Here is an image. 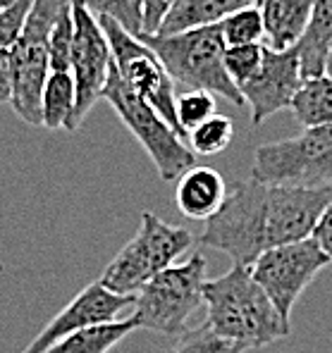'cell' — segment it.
<instances>
[{
	"instance_id": "obj_17",
	"label": "cell",
	"mask_w": 332,
	"mask_h": 353,
	"mask_svg": "<svg viewBox=\"0 0 332 353\" xmlns=\"http://www.w3.org/2000/svg\"><path fill=\"white\" fill-rule=\"evenodd\" d=\"M132 332H137V323L129 315V318L115 320V323L86 327V330L75 332V334L55 341L46 353H110Z\"/></svg>"
},
{
	"instance_id": "obj_8",
	"label": "cell",
	"mask_w": 332,
	"mask_h": 353,
	"mask_svg": "<svg viewBox=\"0 0 332 353\" xmlns=\"http://www.w3.org/2000/svg\"><path fill=\"white\" fill-rule=\"evenodd\" d=\"M98 22H101V27L108 36L113 62H115L124 84L132 88L139 98H144L186 141V134L182 132L177 122V86H175V81L165 72L158 55L146 43H141L137 36L127 34L113 19L101 17Z\"/></svg>"
},
{
	"instance_id": "obj_22",
	"label": "cell",
	"mask_w": 332,
	"mask_h": 353,
	"mask_svg": "<svg viewBox=\"0 0 332 353\" xmlns=\"http://www.w3.org/2000/svg\"><path fill=\"white\" fill-rule=\"evenodd\" d=\"M232 139H235V122L225 115H213L208 122L189 134L186 146L194 150V155H217L230 146Z\"/></svg>"
},
{
	"instance_id": "obj_7",
	"label": "cell",
	"mask_w": 332,
	"mask_h": 353,
	"mask_svg": "<svg viewBox=\"0 0 332 353\" xmlns=\"http://www.w3.org/2000/svg\"><path fill=\"white\" fill-rule=\"evenodd\" d=\"M251 179L271 186H332V127L304 129L294 139L258 146Z\"/></svg>"
},
{
	"instance_id": "obj_12",
	"label": "cell",
	"mask_w": 332,
	"mask_h": 353,
	"mask_svg": "<svg viewBox=\"0 0 332 353\" xmlns=\"http://www.w3.org/2000/svg\"><path fill=\"white\" fill-rule=\"evenodd\" d=\"M304 86L297 50H271L266 46L258 72L240 86L244 105L251 108V122L263 124L275 112L292 108L294 96Z\"/></svg>"
},
{
	"instance_id": "obj_3",
	"label": "cell",
	"mask_w": 332,
	"mask_h": 353,
	"mask_svg": "<svg viewBox=\"0 0 332 353\" xmlns=\"http://www.w3.org/2000/svg\"><path fill=\"white\" fill-rule=\"evenodd\" d=\"M139 41L158 55L179 91H208L232 105H244L242 91L225 70V41L217 24L175 36L141 34Z\"/></svg>"
},
{
	"instance_id": "obj_14",
	"label": "cell",
	"mask_w": 332,
	"mask_h": 353,
	"mask_svg": "<svg viewBox=\"0 0 332 353\" xmlns=\"http://www.w3.org/2000/svg\"><path fill=\"white\" fill-rule=\"evenodd\" d=\"M315 5L318 0H258L268 48L292 50L302 41Z\"/></svg>"
},
{
	"instance_id": "obj_20",
	"label": "cell",
	"mask_w": 332,
	"mask_h": 353,
	"mask_svg": "<svg viewBox=\"0 0 332 353\" xmlns=\"http://www.w3.org/2000/svg\"><path fill=\"white\" fill-rule=\"evenodd\" d=\"M93 17H108L132 36L144 34V0H77Z\"/></svg>"
},
{
	"instance_id": "obj_10",
	"label": "cell",
	"mask_w": 332,
	"mask_h": 353,
	"mask_svg": "<svg viewBox=\"0 0 332 353\" xmlns=\"http://www.w3.org/2000/svg\"><path fill=\"white\" fill-rule=\"evenodd\" d=\"M72 17H75V43H72L70 74L77 86V105L70 132H77L84 124L91 108L101 101L103 86L113 67V53L98 17H93L77 0H72Z\"/></svg>"
},
{
	"instance_id": "obj_33",
	"label": "cell",
	"mask_w": 332,
	"mask_h": 353,
	"mask_svg": "<svg viewBox=\"0 0 332 353\" xmlns=\"http://www.w3.org/2000/svg\"><path fill=\"white\" fill-rule=\"evenodd\" d=\"M325 74L332 77V46H330V58H328V70H325Z\"/></svg>"
},
{
	"instance_id": "obj_2",
	"label": "cell",
	"mask_w": 332,
	"mask_h": 353,
	"mask_svg": "<svg viewBox=\"0 0 332 353\" xmlns=\"http://www.w3.org/2000/svg\"><path fill=\"white\" fill-rule=\"evenodd\" d=\"M206 327L215 336L256 351L289 336L292 327L284 325L271 299L256 284L251 268L232 265L217 279L204 284Z\"/></svg>"
},
{
	"instance_id": "obj_24",
	"label": "cell",
	"mask_w": 332,
	"mask_h": 353,
	"mask_svg": "<svg viewBox=\"0 0 332 353\" xmlns=\"http://www.w3.org/2000/svg\"><path fill=\"white\" fill-rule=\"evenodd\" d=\"M217 101L215 96L208 91H182L177 96V122L182 127V132L189 134L194 132L196 127H201L204 122L215 115Z\"/></svg>"
},
{
	"instance_id": "obj_16",
	"label": "cell",
	"mask_w": 332,
	"mask_h": 353,
	"mask_svg": "<svg viewBox=\"0 0 332 353\" xmlns=\"http://www.w3.org/2000/svg\"><path fill=\"white\" fill-rule=\"evenodd\" d=\"M253 3L258 5V0H177L155 36H175L182 31L215 27L230 14L251 8Z\"/></svg>"
},
{
	"instance_id": "obj_26",
	"label": "cell",
	"mask_w": 332,
	"mask_h": 353,
	"mask_svg": "<svg viewBox=\"0 0 332 353\" xmlns=\"http://www.w3.org/2000/svg\"><path fill=\"white\" fill-rule=\"evenodd\" d=\"M168 353H246L242 346L225 341L215 336L206 325L189 330L184 336H179L177 346H173Z\"/></svg>"
},
{
	"instance_id": "obj_13",
	"label": "cell",
	"mask_w": 332,
	"mask_h": 353,
	"mask_svg": "<svg viewBox=\"0 0 332 353\" xmlns=\"http://www.w3.org/2000/svg\"><path fill=\"white\" fill-rule=\"evenodd\" d=\"M12 105L14 115L31 127H43V88L50 77L48 43L19 39L12 50Z\"/></svg>"
},
{
	"instance_id": "obj_11",
	"label": "cell",
	"mask_w": 332,
	"mask_h": 353,
	"mask_svg": "<svg viewBox=\"0 0 332 353\" xmlns=\"http://www.w3.org/2000/svg\"><path fill=\"white\" fill-rule=\"evenodd\" d=\"M137 296H120L106 289L101 282H93L86 289H81L65 308L50 320L43 330L36 334V339L22 353H46L55 341L75 334L86 327L106 325L120 320L122 310L134 308Z\"/></svg>"
},
{
	"instance_id": "obj_19",
	"label": "cell",
	"mask_w": 332,
	"mask_h": 353,
	"mask_svg": "<svg viewBox=\"0 0 332 353\" xmlns=\"http://www.w3.org/2000/svg\"><path fill=\"white\" fill-rule=\"evenodd\" d=\"M75 105H77V86L72 74H67V72H50L43 88V101H41L43 127L67 129L70 132Z\"/></svg>"
},
{
	"instance_id": "obj_15",
	"label": "cell",
	"mask_w": 332,
	"mask_h": 353,
	"mask_svg": "<svg viewBox=\"0 0 332 353\" xmlns=\"http://www.w3.org/2000/svg\"><path fill=\"white\" fill-rule=\"evenodd\" d=\"M227 199L225 179L213 168H191L177 179L175 203L189 220H211Z\"/></svg>"
},
{
	"instance_id": "obj_18",
	"label": "cell",
	"mask_w": 332,
	"mask_h": 353,
	"mask_svg": "<svg viewBox=\"0 0 332 353\" xmlns=\"http://www.w3.org/2000/svg\"><path fill=\"white\" fill-rule=\"evenodd\" d=\"M289 110L297 115L304 129L332 127V77L323 74L306 79Z\"/></svg>"
},
{
	"instance_id": "obj_4",
	"label": "cell",
	"mask_w": 332,
	"mask_h": 353,
	"mask_svg": "<svg viewBox=\"0 0 332 353\" xmlns=\"http://www.w3.org/2000/svg\"><path fill=\"white\" fill-rule=\"evenodd\" d=\"M194 241L196 236L189 230L173 227L151 210H144L137 236L113 258L98 282L113 294L137 296L155 274L177 265Z\"/></svg>"
},
{
	"instance_id": "obj_9",
	"label": "cell",
	"mask_w": 332,
	"mask_h": 353,
	"mask_svg": "<svg viewBox=\"0 0 332 353\" xmlns=\"http://www.w3.org/2000/svg\"><path fill=\"white\" fill-rule=\"evenodd\" d=\"M328 265L330 258L311 236L266 251L251 265V274L271 299L284 325L292 327V310L297 301L302 299L306 287L318 277L320 270H325Z\"/></svg>"
},
{
	"instance_id": "obj_21",
	"label": "cell",
	"mask_w": 332,
	"mask_h": 353,
	"mask_svg": "<svg viewBox=\"0 0 332 353\" xmlns=\"http://www.w3.org/2000/svg\"><path fill=\"white\" fill-rule=\"evenodd\" d=\"M217 29H220V36L225 41V48L261 43V39L266 36L263 14L258 10V5H251V8H244L240 12L230 14V17L217 24Z\"/></svg>"
},
{
	"instance_id": "obj_28",
	"label": "cell",
	"mask_w": 332,
	"mask_h": 353,
	"mask_svg": "<svg viewBox=\"0 0 332 353\" xmlns=\"http://www.w3.org/2000/svg\"><path fill=\"white\" fill-rule=\"evenodd\" d=\"M177 0H144V34L155 36Z\"/></svg>"
},
{
	"instance_id": "obj_29",
	"label": "cell",
	"mask_w": 332,
	"mask_h": 353,
	"mask_svg": "<svg viewBox=\"0 0 332 353\" xmlns=\"http://www.w3.org/2000/svg\"><path fill=\"white\" fill-rule=\"evenodd\" d=\"M12 96V53L0 50V103H10Z\"/></svg>"
},
{
	"instance_id": "obj_31",
	"label": "cell",
	"mask_w": 332,
	"mask_h": 353,
	"mask_svg": "<svg viewBox=\"0 0 332 353\" xmlns=\"http://www.w3.org/2000/svg\"><path fill=\"white\" fill-rule=\"evenodd\" d=\"M318 5L323 10H328V12H332V0H318Z\"/></svg>"
},
{
	"instance_id": "obj_32",
	"label": "cell",
	"mask_w": 332,
	"mask_h": 353,
	"mask_svg": "<svg viewBox=\"0 0 332 353\" xmlns=\"http://www.w3.org/2000/svg\"><path fill=\"white\" fill-rule=\"evenodd\" d=\"M17 3V0H0V12H3V10H8L10 5H14Z\"/></svg>"
},
{
	"instance_id": "obj_25",
	"label": "cell",
	"mask_w": 332,
	"mask_h": 353,
	"mask_svg": "<svg viewBox=\"0 0 332 353\" xmlns=\"http://www.w3.org/2000/svg\"><path fill=\"white\" fill-rule=\"evenodd\" d=\"M263 50L266 43H251V46H235V48H225V70L235 86L240 88L251 79L258 72L263 62Z\"/></svg>"
},
{
	"instance_id": "obj_27",
	"label": "cell",
	"mask_w": 332,
	"mask_h": 353,
	"mask_svg": "<svg viewBox=\"0 0 332 353\" xmlns=\"http://www.w3.org/2000/svg\"><path fill=\"white\" fill-rule=\"evenodd\" d=\"M34 0H17L0 12V50H12L24 31Z\"/></svg>"
},
{
	"instance_id": "obj_1",
	"label": "cell",
	"mask_w": 332,
	"mask_h": 353,
	"mask_svg": "<svg viewBox=\"0 0 332 353\" xmlns=\"http://www.w3.org/2000/svg\"><path fill=\"white\" fill-rule=\"evenodd\" d=\"M332 205V186H271L244 179L227 194L220 210L206 220L199 243L251 268L266 251L311 239Z\"/></svg>"
},
{
	"instance_id": "obj_23",
	"label": "cell",
	"mask_w": 332,
	"mask_h": 353,
	"mask_svg": "<svg viewBox=\"0 0 332 353\" xmlns=\"http://www.w3.org/2000/svg\"><path fill=\"white\" fill-rule=\"evenodd\" d=\"M72 43H75V17H72V0H65L60 10V17L48 41V60L50 72L72 70Z\"/></svg>"
},
{
	"instance_id": "obj_30",
	"label": "cell",
	"mask_w": 332,
	"mask_h": 353,
	"mask_svg": "<svg viewBox=\"0 0 332 353\" xmlns=\"http://www.w3.org/2000/svg\"><path fill=\"white\" fill-rule=\"evenodd\" d=\"M313 239L318 241V246L323 248L325 256H328L332 263V205L325 210V215L320 217L318 227H315V232H313Z\"/></svg>"
},
{
	"instance_id": "obj_6",
	"label": "cell",
	"mask_w": 332,
	"mask_h": 353,
	"mask_svg": "<svg viewBox=\"0 0 332 353\" xmlns=\"http://www.w3.org/2000/svg\"><path fill=\"white\" fill-rule=\"evenodd\" d=\"M101 98L110 103L124 127L141 143V148L148 153V158H151V163L155 165L163 181L179 179L182 174L194 168V150L186 146L184 139L144 98H139L132 88L124 84L115 62L110 67V74H108Z\"/></svg>"
},
{
	"instance_id": "obj_5",
	"label": "cell",
	"mask_w": 332,
	"mask_h": 353,
	"mask_svg": "<svg viewBox=\"0 0 332 353\" xmlns=\"http://www.w3.org/2000/svg\"><path fill=\"white\" fill-rule=\"evenodd\" d=\"M204 284L206 258L199 253L155 274L134 301L132 318L137 330L184 336L189 318L204 305Z\"/></svg>"
}]
</instances>
